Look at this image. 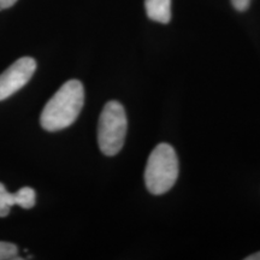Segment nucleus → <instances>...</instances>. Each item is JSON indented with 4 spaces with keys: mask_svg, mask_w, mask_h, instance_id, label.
Segmentation results:
<instances>
[{
    "mask_svg": "<svg viewBox=\"0 0 260 260\" xmlns=\"http://www.w3.org/2000/svg\"><path fill=\"white\" fill-rule=\"evenodd\" d=\"M84 103V89L79 80L67 81L48 100L40 116L41 126L58 132L76 121Z\"/></svg>",
    "mask_w": 260,
    "mask_h": 260,
    "instance_id": "f257e3e1",
    "label": "nucleus"
},
{
    "mask_svg": "<svg viewBox=\"0 0 260 260\" xmlns=\"http://www.w3.org/2000/svg\"><path fill=\"white\" fill-rule=\"evenodd\" d=\"M178 177V159L172 146L159 144L149 155L145 170V183L154 195L165 194Z\"/></svg>",
    "mask_w": 260,
    "mask_h": 260,
    "instance_id": "f03ea898",
    "label": "nucleus"
},
{
    "mask_svg": "<svg viewBox=\"0 0 260 260\" xmlns=\"http://www.w3.org/2000/svg\"><path fill=\"white\" fill-rule=\"evenodd\" d=\"M126 121L125 110L121 103L111 100L104 106L98 124V145L107 157H113L123 148L125 141Z\"/></svg>",
    "mask_w": 260,
    "mask_h": 260,
    "instance_id": "7ed1b4c3",
    "label": "nucleus"
},
{
    "mask_svg": "<svg viewBox=\"0 0 260 260\" xmlns=\"http://www.w3.org/2000/svg\"><path fill=\"white\" fill-rule=\"evenodd\" d=\"M37 70V61L31 57L16 60L9 69L0 75V102L18 92L29 82Z\"/></svg>",
    "mask_w": 260,
    "mask_h": 260,
    "instance_id": "20e7f679",
    "label": "nucleus"
},
{
    "mask_svg": "<svg viewBox=\"0 0 260 260\" xmlns=\"http://www.w3.org/2000/svg\"><path fill=\"white\" fill-rule=\"evenodd\" d=\"M145 8L152 21L162 24L171 21V0H145Z\"/></svg>",
    "mask_w": 260,
    "mask_h": 260,
    "instance_id": "39448f33",
    "label": "nucleus"
},
{
    "mask_svg": "<svg viewBox=\"0 0 260 260\" xmlns=\"http://www.w3.org/2000/svg\"><path fill=\"white\" fill-rule=\"evenodd\" d=\"M15 194V203L22 209H31L34 207L35 201H37V194L35 190L30 187H23Z\"/></svg>",
    "mask_w": 260,
    "mask_h": 260,
    "instance_id": "423d86ee",
    "label": "nucleus"
},
{
    "mask_svg": "<svg viewBox=\"0 0 260 260\" xmlns=\"http://www.w3.org/2000/svg\"><path fill=\"white\" fill-rule=\"evenodd\" d=\"M16 205L15 194L10 193L3 183H0V217H6L11 207Z\"/></svg>",
    "mask_w": 260,
    "mask_h": 260,
    "instance_id": "0eeeda50",
    "label": "nucleus"
},
{
    "mask_svg": "<svg viewBox=\"0 0 260 260\" xmlns=\"http://www.w3.org/2000/svg\"><path fill=\"white\" fill-rule=\"evenodd\" d=\"M18 248L14 243L0 241V260H18Z\"/></svg>",
    "mask_w": 260,
    "mask_h": 260,
    "instance_id": "6e6552de",
    "label": "nucleus"
},
{
    "mask_svg": "<svg viewBox=\"0 0 260 260\" xmlns=\"http://www.w3.org/2000/svg\"><path fill=\"white\" fill-rule=\"evenodd\" d=\"M232 4L237 11L243 12L251 5V0H232Z\"/></svg>",
    "mask_w": 260,
    "mask_h": 260,
    "instance_id": "1a4fd4ad",
    "label": "nucleus"
},
{
    "mask_svg": "<svg viewBox=\"0 0 260 260\" xmlns=\"http://www.w3.org/2000/svg\"><path fill=\"white\" fill-rule=\"evenodd\" d=\"M17 0H0V10H5L11 8L16 4Z\"/></svg>",
    "mask_w": 260,
    "mask_h": 260,
    "instance_id": "9d476101",
    "label": "nucleus"
},
{
    "mask_svg": "<svg viewBox=\"0 0 260 260\" xmlns=\"http://www.w3.org/2000/svg\"><path fill=\"white\" fill-rule=\"evenodd\" d=\"M246 260H260V252H256L254 254H251L249 256H247Z\"/></svg>",
    "mask_w": 260,
    "mask_h": 260,
    "instance_id": "9b49d317",
    "label": "nucleus"
}]
</instances>
